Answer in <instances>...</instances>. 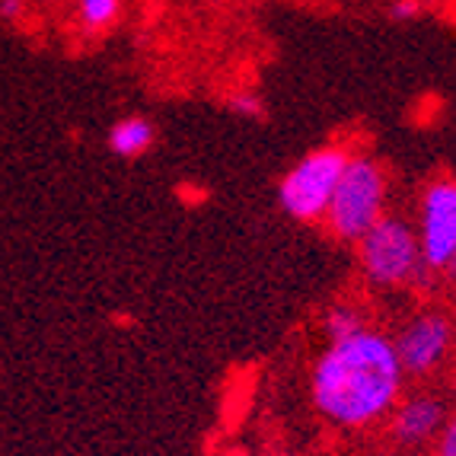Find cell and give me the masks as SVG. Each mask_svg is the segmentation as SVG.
<instances>
[{
  "label": "cell",
  "instance_id": "6da1fadb",
  "mask_svg": "<svg viewBox=\"0 0 456 456\" xmlns=\"http://www.w3.org/2000/svg\"><path fill=\"white\" fill-rule=\"evenodd\" d=\"M405 377L393 335L377 326L322 345L310 367V405L335 431H370L403 399Z\"/></svg>",
  "mask_w": 456,
  "mask_h": 456
},
{
  "label": "cell",
  "instance_id": "7a4b0ae2",
  "mask_svg": "<svg viewBox=\"0 0 456 456\" xmlns=\"http://www.w3.org/2000/svg\"><path fill=\"white\" fill-rule=\"evenodd\" d=\"M389 214V173L373 153H354L335 185L329 211L322 217L338 243L354 246L370 227Z\"/></svg>",
  "mask_w": 456,
  "mask_h": 456
},
{
  "label": "cell",
  "instance_id": "3957f363",
  "mask_svg": "<svg viewBox=\"0 0 456 456\" xmlns=\"http://www.w3.org/2000/svg\"><path fill=\"white\" fill-rule=\"evenodd\" d=\"M354 256L361 278L377 290H405L431 281L421 262L415 224L399 214H387L377 227L367 230L354 243Z\"/></svg>",
  "mask_w": 456,
  "mask_h": 456
},
{
  "label": "cell",
  "instance_id": "277c9868",
  "mask_svg": "<svg viewBox=\"0 0 456 456\" xmlns=\"http://www.w3.org/2000/svg\"><path fill=\"white\" fill-rule=\"evenodd\" d=\"M351 151L345 144H320L304 153L278 183V208L297 224H320L329 211Z\"/></svg>",
  "mask_w": 456,
  "mask_h": 456
},
{
  "label": "cell",
  "instance_id": "5b68a950",
  "mask_svg": "<svg viewBox=\"0 0 456 456\" xmlns=\"http://www.w3.org/2000/svg\"><path fill=\"white\" fill-rule=\"evenodd\" d=\"M395 354H399V364H403L405 377L409 380L428 383L431 377L444 370L450 364L456 351V320L450 313L425 310L411 313L403 326L395 329L393 335Z\"/></svg>",
  "mask_w": 456,
  "mask_h": 456
},
{
  "label": "cell",
  "instance_id": "8992f818",
  "mask_svg": "<svg viewBox=\"0 0 456 456\" xmlns=\"http://www.w3.org/2000/svg\"><path fill=\"white\" fill-rule=\"evenodd\" d=\"M421 262L434 278L456 272V175H437L421 189L415 214Z\"/></svg>",
  "mask_w": 456,
  "mask_h": 456
},
{
  "label": "cell",
  "instance_id": "52a82bcc",
  "mask_svg": "<svg viewBox=\"0 0 456 456\" xmlns=\"http://www.w3.org/2000/svg\"><path fill=\"white\" fill-rule=\"evenodd\" d=\"M450 419V403L447 395L437 393V389H405L403 399L393 405V411L383 421V434H387V444L403 456L425 453L434 447L437 434L444 431Z\"/></svg>",
  "mask_w": 456,
  "mask_h": 456
},
{
  "label": "cell",
  "instance_id": "ba28073f",
  "mask_svg": "<svg viewBox=\"0 0 456 456\" xmlns=\"http://www.w3.org/2000/svg\"><path fill=\"white\" fill-rule=\"evenodd\" d=\"M157 144V125L147 115H122L106 134V147L118 160H141Z\"/></svg>",
  "mask_w": 456,
  "mask_h": 456
},
{
  "label": "cell",
  "instance_id": "9c48e42d",
  "mask_svg": "<svg viewBox=\"0 0 456 456\" xmlns=\"http://www.w3.org/2000/svg\"><path fill=\"white\" fill-rule=\"evenodd\" d=\"M70 16L80 36L102 38L125 20V0H70Z\"/></svg>",
  "mask_w": 456,
  "mask_h": 456
},
{
  "label": "cell",
  "instance_id": "30bf717a",
  "mask_svg": "<svg viewBox=\"0 0 456 456\" xmlns=\"http://www.w3.org/2000/svg\"><path fill=\"white\" fill-rule=\"evenodd\" d=\"M367 326H370L367 310L358 304H351V300H335V304H329L320 316V335L326 345L345 342V338H351V335L364 332Z\"/></svg>",
  "mask_w": 456,
  "mask_h": 456
},
{
  "label": "cell",
  "instance_id": "8fae6325",
  "mask_svg": "<svg viewBox=\"0 0 456 456\" xmlns=\"http://www.w3.org/2000/svg\"><path fill=\"white\" fill-rule=\"evenodd\" d=\"M227 109L236 115V118H246V122H262L265 118V99H262L259 90H233L227 93Z\"/></svg>",
  "mask_w": 456,
  "mask_h": 456
},
{
  "label": "cell",
  "instance_id": "7c38bea8",
  "mask_svg": "<svg viewBox=\"0 0 456 456\" xmlns=\"http://www.w3.org/2000/svg\"><path fill=\"white\" fill-rule=\"evenodd\" d=\"M32 13V0H0V23L23 26Z\"/></svg>",
  "mask_w": 456,
  "mask_h": 456
},
{
  "label": "cell",
  "instance_id": "4fadbf2b",
  "mask_svg": "<svg viewBox=\"0 0 456 456\" xmlns=\"http://www.w3.org/2000/svg\"><path fill=\"white\" fill-rule=\"evenodd\" d=\"M387 13L393 23H415L425 13V4L421 0H389Z\"/></svg>",
  "mask_w": 456,
  "mask_h": 456
},
{
  "label": "cell",
  "instance_id": "5bb4252c",
  "mask_svg": "<svg viewBox=\"0 0 456 456\" xmlns=\"http://www.w3.org/2000/svg\"><path fill=\"white\" fill-rule=\"evenodd\" d=\"M428 456H456V409L450 411L447 425H444V431L437 434V441H434V447L428 450Z\"/></svg>",
  "mask_w": 456,
  "mask_h": 456
},
{
  "label": "cell",
  "instance_id": "9a60e30c",
  "mask_svg": "<svg viewBox=\"0 0 456 456\" xmlns=\"http://www.w3.org/2000/svg\"><path fill=\"white\" fill-rule=\"evenodd\" d=\"M447 403L456 409V367H453V373H450V380H447Z\"/></svg>",
  "mask_w": 456,
  "mask_h": 456
},
{
  "label": "cell",
  "instance_id": "2e32d148",
  "mask_svg": "<svg viewBox=\"0 0 456 456\" xmlns=\"http://www.w3.org/2000/svg\"><path fill=\"white\" fill-rule=\"evenodd\" d=\"M42 4H48V0H42Z\"/></svg>",
  "mask_w": 456,
  "mask_h": 456
}]
</instances>
